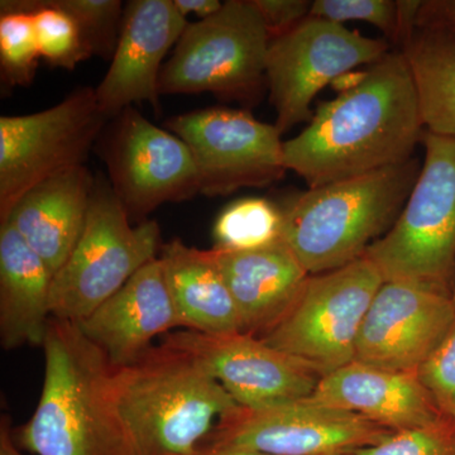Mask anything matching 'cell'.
Returning a JSON list of instances; mask_svg holds the SVG:
<instances>
[{"instance_id": "5", "label": "cell", "mask_w": 455, "mask_h": 455, "mask_svg": "<svg viewBox=\"0 0 455 455\" xmlns=\"http://www.w3.org/2000/svg\"><path fill=\"white\" fill-rule=\"evenodd\" d=\"M424 163L391 229L364 257L385 281L421 284L453 296L455 286V139L425 130Z\"/></svg>"}, {"instance_id": "26", "label": "cell", "mask_w": 455, "mask_h": 455, "mask_svg": "<svg viewBox=\"0 0 455 455\" xmlns=\"http://www.w3.org/2000/svg\"><path fill=\"white\" fill-rule=\"evenodd\" d=\"M40 60L32 13H0V79L3 88L31 85Z\"/></svg>"}, {"instance_id": "28", "label": "cell", "mask_w": 455, "mask_h": 455, "mask_svg": "<svg viewBox=\"0 0 455 455\" xmlns=\"http://www.w3.org/2000/svg\"><path fill=\"white\" fill-rule=\"evenodd\" d=\"M310 16L340 25L346 20H363L382 31L390 44H400L403 38L400 2L394 0H315Z\"/></svg>"}, {"instance_id": "36", "label": "cell", "mask_w": 455, "mask_h": 455, "mask_svg": "<svg viewBox=\"0 0 455 455\" xmlns=\"http://www.w3.org/2000/svg\"><path fill=\"white\" fill-rule=\"evenodd\" d=\"M453 300L455 302V286H454V291H453Z\"/></svg>"}, {"instance_id": "33", "label": "cell", "mask_w": 455, "mask_h": 455, "mask_svg": "<svg viewBox=\"0 0 455 455\" xmlns=\"http://www.w3.org/2000/svg\"><path fill=\"white\" fill-rule=\"evenodd\" d=\"M176 9L182 17L187 18L194 14L199 20L214 16L220 11L224 2L220 0H173Z\"/></svg>"}, {"instance_id": "14", "label": "cell", "mask_w": 455, "mask_h": 455, "mask_svg": "<svg viewBox=\"0 0 455 455\" xmlns=\"http://www.w3.org/2000/svg\"><path fill=\"white\" fill-rule=\"evenodd\" d=\"M161 343L188 353L242 407L307 400L322 376L283 350L248 333L173 331Z\"/></svg>"}, {"instance_id": "22", "label": "cell", "mask_w": 455, "mask_h": 455, "mask_svg": "<svg viewBox=\"0 0 455 455\" xmlns=\"http://www.w3.org/2000/svg\"><path fill=\"white\" fill-rule=\"evenodd\" d=\"M158 259L180 328L204 334L244 333L243 323L212 250L172 239Z\"/></svg>"}, {"instance_id": "20", "label": "cell", "mask_w": 455, "mask_h": 455, "mask_svg": "<svg viewBox=\"0 0 455 455\" xmlns=\"http://www.w3.org/2000/svg\"><path fill=\"white\" fill-rule=\"evenodd\" d=\"M95 176L85 164L44 180L20 196L7 220L49 266H64L85 226Z\"/></svg>"}, {"instance_id": "4", "label": "cell", "mask_w": 455, "mask_h": 455, "mask_svg": "<svg viewBox=\"0 0 455 455\" xmlns=\"http://www.w3.org/2000/svg\"><path fill=\"white\" fill-rule=\"evenodd\" d=\"M420 170L412 157L290 197L281 208L283 241L309 275L355 262L394 226Z\"/></svg>"}, {"instance_id": "34", "label": "cell", "mask_w": 455, "mask_h": 455, "mask_svg": "<svg viewBox=\"0 0 455 455\" xmlns=\"http://www.w3.org/2000/svg\"><path fill=\"white\" fill-rule=\"evenodd\" d=\"M0 455H25L14 440L11 416L3 414L0 419Z\"/></svg>"}, {"instance_id": "29", "label": "cell", "mask_w": 455, "mask_h": 455, "mask_svg": "<svg viewBox=\"0 0 455 455\" xmlns=\"http://www.w3.org/2000/svg\"><path fill=\"white\" fill-rule=\"evenodd\" d=\"M353 455H455V423L451 416L427 427L394 431L379 444Z\"/></svg>"}, {"instance_id": "3", "label": "cell", "mask_w": 455, "mask_h": 455, "mask_svg": "<svg viewBox=\"0 0 455 455\" xmlns=\"http://www.w3.org/2000/svg\"><path fill=\"white\" fill-rule=\"evenodd\" d=\"M110 396L142 455H190L238 407L197 359L167 344L112 367Z\"/></svg>"}, {"instance_id": "27", "label": "cell", "mask_w": 455, "mask_h": 455, "mask_svg": "<svg viewBox=\"0 0 455 455\" xmlns=\"http://www.w3.org/2000/svg\"><path fill=\"white\" fill-rule=\"evenodd\" d=\"M76 20L92 56L112 61L121 36L124 5L121 0H55Z\"/></svg>"}, {"instance_id": "16", "label": "cell", "mask_w": 455, "mask_h": 455, "mask_svg": "<svg viewBox=\"0 0 455 455\" xmlns=\"http://www.w3.org/2000/svg\"><path fill=\"white\" fill-rule=\"evenodd\" d=\"M188 20L173 0H131L123 12L118 46L97 88L98 106L108 119L133 104L160 112L158 79L167 52L176 46Z\"/></svg>"}, {"instance_id": "25", "label": "cell", "mask_w": 455, "mask_h": 455, "mask_svg": "<svg viewBox=\"0 0 455 455\" xmlns=\"http://www.w3.org/2000/svg\"><path fill=\"white\" fill-rule=\"evenodd\" d=\"M283 211L263 197L235 200L218 215L212 228L214 248L252 251L276 243L283 238Z\"/></svg>"}, {"instance_id": "15", "label": "cell", "mask_w": 455, "mask_h": 455, "mask_svg": "<svg viewBox=\"0 0 455 455\" xmlns=\"http://www.w3.org/2000/svg\"><path fill=\"white\" fill-rule=\"evenodd\" d=\"M454 319L455 302L449 293L403 281H385L364 316L355 361L418 373Z\"/></svg>"}, {"instance_id": "12", "label": "cell", "mask_w": 455, "mask_h": 455, "mask_svg": "<svg viewBox=\"0 0 455 455\" xmlns=\"http://www.w3.org/2000/svg\"><path fill=\"white\" fill-rule=\"evenodd\" d=\"M166 130L184 140L199 175L200 196H226L283 178V140L275 124L245 109L212 107L172 116Z\"/></svg>"}, {"instance_id": "2", "label": "cell", "mask_w": 455, "mask_h": 455, "mask_svg": "<svg viewBox=\"0 0 455 455\" xmlns=\"http://www.w3.org/2000/svg\"><path fill=\"white\" fill-rule=\"evenodd\" d=\"M42 347L41 397L14 429L18 447L36 455H142L110 396L112 366L79 325L51 317Z\"/></svg>"}, {"instance_id": "35", "label": "cell", "mask_w": 455, "mask_h": 455, "mask_svg": "<svg viewBox=\"0 0 455 455\" xmlns=\"http://www.w3.org/2000/svg\"><path fill=\"white\" fill-rule=\"evenodd\" d=\"M190 455H272L267 453H260V451H245V449L233 448H212L200 445L199 448Z\"/></svg>"}, {"instance_id": "19", "label": "cell", "mask_w": 455, "mask_h": 455, "mask_svg": "<svg viewBox=\"0 0 455 455\" xmlns=\"http://www.w3.org/2000/svg\"><path fill=\"white\" fill-rule=\"evenodd\" d=\"M243 323L244 333H268L291 307L310 275L284 243L252 251L212 248Z\"/></svg>"}, {"instance_id": "17", "label": "cell", "mask_w": 455, "mask_h": 455, "mask_svg": "<svg viewBox=\"0 0 455 455\" xmlns=\"http://www.w3.org/2000/svg\"><path fill=\"white\" fill-rule=\"evenodd\" d=\"M83 334L104 353L110 366L136 361L152 340L180 329L160 259L147 263L118 292L80 323Z\"/></svg>"}, {"instance_id": "18", "label": "cell", "mask_w": 455, "mask_h": 455, "mask_svg": "<svg viewBox=\"0 0 455 455\" xmlns=\"http://www.w3.org/2000/svg\"><path fill=\"white\" fill-rule=\"evenodd\" d=\"M307 400L355 412L391 431L427 427L449 416L436 405L418 373L358 361L322 377Z\"/></svg>"}, {"instance_id": "11", "label": "cell", "mask_w": 455, "mask_h": 455, "mask_svg": "<svg viewBox=\"0 0 455 455\" xmlns=\"http://www.w3.org/2000/svg\"><path fill=\"white\" fill-rule=\"evenodd\" d=\"M95 147L114 194L133 224L146 221L164 204L200 196L196 163L184 140L134 107L108 122Z\"/></svg>"}, {"instance_id": "24", "label": "cell", "mask_w": 455, "mask_h": 455, "mask_svg": "<svg viewBox=\"0 0 455 455\" xmlns=\"http://www.w3.org/2000/svg\"><path fill=\"white\" fill-rule=\"evenodd\" d=\"M4 12L32 13L41 59L51 68L74 70L92 56L76 20L55 0H2L0 13Z\"/></svg>"}, {"instance_id": "21", "label": "cell", "mask_w": 455, "mask_h": 455, "mask_svg": "<svg viewBox=\"0 0 455 455\" xmlns=\"http://www.w3.org/2000/svg\"><path fill=\"white\" fill-rule=\"evenodd\" d=\"M53 274L9 221L0 223V343L42 346L51 317Z\"/></svg>"}, {"instance_id": "13", "label": "cell", "mask_w": 455, "mask_h": 455, "mask_svg": "<svg viewBox=\"0 0 455 455\" xmlns=\"http://www.w3.org/2000/svg\"><path fill=\"white\" fill-rule=\"evenodd\" d=\"M392 433L355 412L299 400L238 406L221 416L202 445L272 455H353Z\"/></svg>"}, {"instance_id": "1", "label": "cell", "mask_w": 455, "mask_h": 455, "mask_svg": "<svg viewBox=\"0 0 455 455\" xmlns=\"http://www.w3.org/2000/svg\"><path fill=\"white\" fill-rule=\"evenodd\" d=\"M424 132L405 57L390 51L284 140L283 164L309 188L323 187L405 163Z\"/></svg>"}, {"instance_id": "6", "label": "cell", "mask_w": 455, "mask_h": 455, "mask_svg": "<svg viewBox=\"0 0 455 455\" xmlns=\"http://www.w3.org/2000/svg\"><path fill=\"white\" fill-rule=\"evenodd\" d=\"M157 221L132 223L106 176H95L85 226L53 276L51 316L80 324L160 256Z\"/></svg>"}, {"instance_id": "30", "label": "cell", "mask_w": 455, "mask_h": 455, "mask_svg": "<svg viewBox=\"0 0 455 455\" xmlns=\"http://www.w3.org/2000/svg\"><path fill=\"white\" fill-rule=\"evenodd\" d=\"M419 379L444 414L455 415V319L429 358L419 368Z\"/></svg>"}, {"instance_id": "8", "label": "cell", "mask_w": 455, "mask_h": 455, "mask_svg": "<svg viewBox=\"0 0 455 455\" xmlns=\"http://www.w3.org/2000/svg\"><path fill=\"white\" fill-rule=\"evenodd\" d=\"M385 283L367 259L310 275L283 319L260 339L324 377L355 361L362 324Z\"/></svg>"}, {"instance_id": "37", "label": "cell", "mask_w": 455, "mask_h": 455, "mask_svg": "<svg viewBox=\"0 0 455 455\" xmlns=\"http://www.w3.org/2000/svg\"><path fill=\"white\" fill-rule=\"evenodd\" d=\"M453 419H454V423H455V415L453 416Z\"/></svg>"}, {"instance_id": "31", "label": "cell", "mask_w": 455, "mask_h": 455, "mask_svg": "<svg viewBox=\"0 0 455 455\" xmlns=\"http://www.w3.org/2000/svg\"><path fill=\"white\" fill-rule=\"evenodd\" d=\"M262 18L269 41L291 31L310 17L313 2L307 0H252Z\"/></svg>"}, {"instance_id": "32", "label": "cell", "mask_w": 455, "mask_h": 455, "mask_svg": "<svg viewBox=\"0 0 455 455\" xmlns=\"http://www.w3.org/2000/svg\"><path fill=\"white\" fill-rule=\"evenodd\" d=\"M416 27L455 32V0H425L416 14Z\"/></svg>"}, {"instance_id": "23", "label": "cell", "mask_w": 455, "mask_h": 455, "mask_svg": "<svg viewBox=\"0 0 455 455\" xmlns=\"http://www.w3.org/2000/svg\"><path fill=\"white\" fill-rule=\"evenodd\" d=\"M400 47L425 130L455 139V32L415 27Z\"/></svg>"}, {"instance_id": "9", "label": "cell", "mask_w": 455, "mask_h": 455, "mask_svg": "<svg viewBox=\"0 0 455 455\" xmlns=\"http://www.w3.org/2000/svg\"><path fill=\"white\" fill-rule=\"evenodd\" d=\"M109 119L95 88L75 89L42 112L0 118V223L29 188L82 166Z\"/></svg>"}, {"instance_id": "10", "label": "cell", "mask_w": 455, "mask_h": 455, "mask_svg": "<svg viewBox=\"0 0 455 455\" xmlns=\"http://www.w3.org/2000/svg\"><path fill=\"white\" fill-rule=\"evenodd\" d=\"M386 38H371L324 18L307 17L291 31L269 41L266 83L276 112L275 125L284 133L313 118L317 92L390 52Z\"/></svg>"}, {"instance_id": "7", "label": "cell", "mask_w": 455, "mask_h": 455, "mask_svg": "<svg viewBox=\"0 0 455 455\" xmlns=\"http://www.w3.org/2000/svg\"><path fill=\"white\" fill-rule=\"evenodd\" d=\"M268 33L252 0H228L214 16L188 23L158 79L164 95L211 92L252 107L267 89Z\"/></svg>"}]
</instances>
